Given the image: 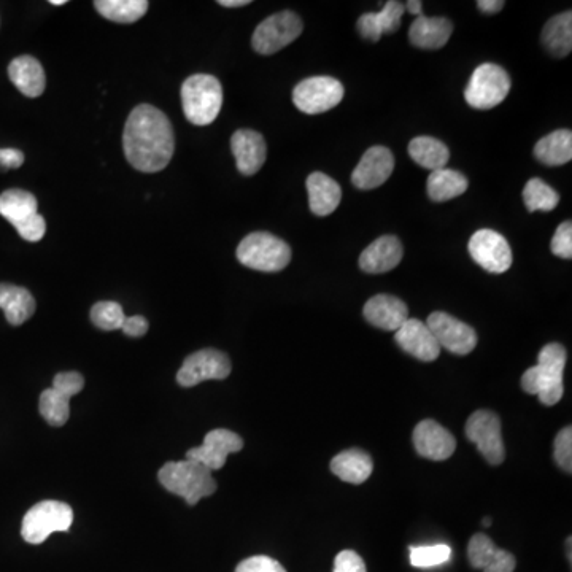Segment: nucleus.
I'll use <instances>...</instances> for the list:
<instances>
[{
    "label": "nucleus",
    "instance_id": "nucleus-43",
    "mask_svg": "<svg viewBox=\"0 0 572 572\" xmlns=\"http://www.w3.org/2000/svg\"><path fill=\"white\" fill-rule=\"evenodd\" d=\"M16 231L28 242H39L45 236V232H47V223H45V218L40 213H37L28 223H24L20 228H16Z\"/></svg>",
    "mask_w": 572,
    "mask_h": 572
},
{
    "label": "nucleus",
    "instance_id": "nucleus-42",
    "mask_svg": "<svg viewBox=\"0 0 572 572\" xmlns=\"http://www.w3.org/2000/svg\"><path fill=\"white\" fill-rule=\"evenodd\" d=\"M333 572H366L363 558L353 550H342L334 560Z\"/></svg>",
    "mask_w": 572,
    "mask_h": 572
},
{
    "label": "nucleus",
    "instance_id": "nucleus-34",
    "mask_svg": "<svg viewBox=\"0 0 572 572\" xmlns=\"http://www.w3.org/2000/svg\"><path fill=\"white\" fill-rule=\"evenodd\" d=\"M523 202L528 212H550L557 207L560 196L552 186L542 182L541 178H531L523 190Z\"/></svg>",
    "mask_w": 572,
    "mask_h": 572
},
{
    "label": "nucleus",
    "instance_id": "nucleus-35",
    "mask_svg": "<svg viewBox=\"0 0 572 572\" xmlns=\"http://www.w3.org/2000/svg\"><path fill=\"white\" fill-rule=\"evenodd\" d=\"M39 410L48 425L64 426L70 417V398L55 388H48L40 395Z\"/></svg>",
    "mask_w": 572,
    "mask_h": 572
},
{
    "label": "nucleus",
    "instance_id": "nucleus-46",
    "mask_svg": "<svg viewBox=\"0 0 572 572\" xmlns=\"http://www.w3.org/2000/svg\"><path fill=\"white\" fill-rule=\"evenodd\" d=\"M477 8H479L480 12L493 15V13H498L503 10L504 2L503 0H479V2H477Z\"/></svg>",
    "mask_w": 572,
    "mask_h": 572
},
{
    "label": "nucleus",
    "instance_id": "nucleus-44",
    "mask_svg": "<svg viewBox=\"0 0 572 572\" xmlns=\"http://www.w3.org/2000/svg\"><path fill=\"white\" fill-rule=\"evenodd\" d=\"M24 164V153L16 148H0V171L20 169Z\"/></svg>",
    "mask_w": 572,
    "mask_h": 572
},
{
    "label": "nucleus",
    "instance_id": "nucleus-28",
    "mask_svg": "<svg viewBox=\"0 0 572 572\" xmlns=\"http://www.w3.org/2000/svg\"><path fill=\"white\" fill-rule=\"evenodd\" d=\"M39 213V202L34 194L24 190H7L0 194V215L20 228Z\"/></svg>",
    "mask_w": 572,
    "mask_h": 572
},
{
    "label": "nucleus",
    "instance_id": "nucleus-41",
    "mask_svg": "<svg viewBox=\"0 0 572 572\" xmlns=\"http://www.w3.org/2000/svg\"><path fill=\"white\" fill-rule=\"evenodd\" d=\"M236 572H286V569L274 558L256 555L239 563Z\"/></svg>",
    "mask_w": 572,
    "mask_h": 572
},
{
    "label": "nucleus",
    "instance_id": "nucleus-4",
    "mask_svg": "<svg viewBox=\"0 0 572 572\" xmlns=\"http://www.w3.org/2000/svg\"><path fill=\"white\" fill-rule=\"evenodd\" d=\"M182 105L186 120L196 126H207L217 120L223 105L220 80L209 74L186 78L182 86Z\"/></svg>",
    "mask_w": 572,
    "mask_h": 572
},
{
    "label": "nucleus",
    "instance_id": "nucleus-1",
    "mask_svg": "<svg viewBox=\"0 0 572 572\" xmlns=\"http://www.w3.org/2000/svg\"><path fill=\"white\" fill-rule=\"evenodd\" d=\"M124 155L137 171H163L175 150L174 129L166 113L153 105H137L129 115L123 134Z\"/></svg>",
    "mask_w": 572,
    "mask_h": 572
},
{
    "label": "nucleus",
    "instance_id": "nucleus-2",
    "mask_svg": "<svg viewBox=\"0 0 572 572\" xmlns=\"http://www.w3.org/2000/svg\"><path fill=\"white\" fill-rule=\"evenodd\" d=\"M568 353L566 348L557 342L547 344L539 352L538 364L523 374L522 388L528 395L538 396L544 406H555L563 398Z\"/></svg>",
    "mask_w": 572,
    "mask_h": 572
},
{
    "label": "nucleus",
    "instance_id": "nucleus-8",
    "mask_svg": "<svg viewBox=\"0 0 572 572\" xmlns=\"http://www.w3.org/2000/svg\"><path fill=\"white\" fill-rule=\"evenodd\" d=\"M302 29V20L296 13L290 10L275 13L259 24L253 32V50L259 55H274L298 39Z\"/></svg>",
    "mask_w": 572,
    "mask_h": 572
},
{
    "label": "nucleus",
    "instance_id": "nucleus-9",
    "mask_svg": "<svg viewBox=\"0 0 572 572\" xmlns=\"http://www.w3.org/2000/svg\"><path fill=\"white\" fill-rule=\"evenodd\" d=\"M344 94V86L336 78L310 77L296 85L293 102L302 113L318 115L341 104Z\"/></svg>",
    "mask_w": 572,
    "mask_h": 572
},
{
    "label": "nucleus",
    "instance_id": "nucleus-24",
    "mask_svg": "<svg viewBox=\"0 0 572 572\" xmlns=\"http://www.w3.org/2000/svg\"><path fill=\"white\" fill-rule=\"evenodd\" d=\"M307 191H309L310 210L317 217H328L341 204V186L323 172H314L309 175Z\"/></svg>",
    "mask_w": 572,
    "mask_h": 572
},
{
    "label": "nucleus",
    "instance_id": "nucleus-13",
    "mask_svg": "<svg viewBox=\"0 0 572 572\" xmlns=\"http://www.w3.org/2000/svg\"><path fill=\"white\" fill-rule=\"evenodd\" d=\"M426 326L436 337L439 347H444L453 355H469L477 347V333L471 326L445 312L429 315Z\"/></svg>",
    "mask_w": 572,
    "mask_h": 572
},
{
    "label": "nucleus",
    "instance_id": "nucleus-45",
    "mask_svg": "<svg viewBox=\"0 0 572 572\" xmlns=\"http://www.w3.org/2000/svg\"><path fill=\"white\" fill-rule=\"evenodd\" d=\"M123 333L129 337H142L148 333V320L142 315H134V317H126L124 320Z\"/></svg>",
    "mask_w": 572,
    "mask_h": 572
},
{
    "label": "nucleus",
    "instance_id": "nucleus-7",
    "mask_svg": "<svg viewBox=\"0 0 572 572\" xmlns=\"http://www.w3.org/2000/svg\"><path fill=\"white\" fill-rule=\"evenodd\" d=\"M72 523H74V511L69 504L42 501L24 515L21 536L29 544H42L50 538V534L69 531Z\"/></svg>",
    "mask_w": 572,
    "mask_h": 572
},
{
    "label": "nucleus",
    "instance_id": "nucleus-36",
    "mask_svg": "<svg viewBox=\"0 0 572 572\" xmlns=\"http://www.w3.org/2000/svg\"><path fill=\"white\" fill-rule=\"evenodd\" d=\"M452 558V549L447 544L420 545L410 547V565L415 568H434Z\"/></svg>",
    "mask_w": 572,
    "mask_h": 572
},
{
    "label": "nucleus",
    "instance_id": "nucleus-23",
    "mask_svg": "<svg viewBox=\"0 0 572 572\" xmlns=\"http://www.w3.org/2000/svg\"><path fill=\"white\" fill-rule=\"evenodd\" d=\"M453 24L442 16H418L409 29L412 45L422 50H439L445 47L452 37Z\"/></svg>",
    "mask_w": 572,
    "mask_h": 572
},
{
    "label": "nucleus",
    "instance_id": "nucleus-16",
    "mask_svg": "<svg viewBox=\"0 0 572 572\" xmlns=\"http://www.w3.org/2000/svg\"><path fill=\"white\" fill-rule=\"evenodd\" d=\"M414 447L426 460L444 461L452 457L457 441L452 433L434 420H423L414 429Z\"/></svg>",
    "mask_w": 572,
    "mask_h": 572
},
{
    "label": "nucleus",
    "instance_id": "nucleus-26",
    "mask_svg": "<svg viewBox=\"0 0 572 572\" xmlns=\"http://www.w3.org/2000/svg\"><path fill=\"white\" fill-rule=\"evenodd\" d=\"M374 463L369 453L360 449L345 450L337 453L331 461V471L334 476L348 482V484L360 485L371 477Z\"/></svg>",
    "mask_w": 572,
    "mask_h": 572
},
{
    "label": "nucleus",
    "instance_id": "nucleus-29",
    "mask_svg": "<svg viewBox=\"0 0 572 572\" xmlns=\"http://www.w3.org/2000/svg\"><path fill=\"white\" fill-rule=\"evenodd\" d=\"M534 156L545 166L557 167L569 163L572 159V132L561 129L542 137L534 147Z\"/></svg>",
    "mask_w": 572,
    "mask_h": 572
},
{
    "label": "nucleus",
    "instance_id": "nucleus-3",
    "mask_svg": "<svg viewBox=\"0 0 572 572\" xmlns=\"http://www.w3.org/2000/svg\"><path fill=\"white\" fill-rule=\"evenodd\" d=\"M159 484L172 495L185 499L190 506H196L202 498L212 496L217 491V482L212 471L198 461H169L159 469Z\"/></svg>",
    "mask_w": 572,
    "mask_h": 572
},
{
    "label": "nucleus",
    "instance_id": "nucleus-27",
    "mask_svg": "<svg viewBox=\"0 0 572 572\" xmlns=\"http://www.w3.org/2000/svg\"><path fill=\"white\" fill-rule=\"evenodd\" d=\"M0 309L12 326H21L35 312V299L23 286L0 283Z\"/></svg>",
    "mask_w": 572,
    "mask_h": 572
},
{
    "label": "nucleus",
    "instance_id": "nucleus-39",
    "mask_svg": "<svg viewBox=\"0 0 572 572\" xmlns=\"http://www.w3.org/2000/svg\"><path fill=\"white\" fill-rule=\"evenodd\" d=\"M550 250H552L553 255L558 256V258H572L571 221H565V223H561V225L558 226L557 231H555V234H553Z\"/></svg>",
    "mask_w": 572,
    "mask_h": 572
},
{
    "label": "nucleus",
    "instance_id": "nucleus-32",
    "mask_svg": "<svg viewBox=\"0 0 572 572\" xmlns=\"http://www.w3.org/2000/svg\"><path fill=\"white\" fill-rule=\"evenodd\" d=\"M468 178L452 169H439L429 174L426 190L431 201L445 202L458 198L468 191Z\"/></svg>",
    "mask_w": 572,
    "mask_h": 572
},
{
    "label": "nucleus",
    "instance_id": "nucleus-14",
    "mask_svg": "<svg viewBox=\"0 0 572 572\" xmlns=\"http://www.w3.org/2000/svg\"><path fill=\"white\" fill-rule=\"evenodd\" d=\"M244 449V439L229 429H213L205 436L201 447L186 452V460L198 461L209 471L223 468L231 453Z\"/></svg>",
    "mask_w": 572,
    "mask_h": 572
},
{
    "label": "nucleus",
    "instance_id": "nucleus-25",
    "mask_svg": "<svg viewBox=\"0 0 572 572\" xmlns=\"http://www.w3.org/2000/svg\"><path fill=\"white\" fill-rule=\"evenodd\" d=\"M8 77L26 97L42 96L47 86L45 70L42 64L32 56H20V58L13 59L8 66Z\"/></svg>",
    "mask_w": 572,
    "mask_h": 572
},
{
    "label": "nucleus",
    "instance_id": "nucleus-15",
    "mask_svg": "<svg viewBox=\"0 0 572 572\" xmlns=\"http://www.w3.org/2000/svg\"><path fill=\"white\" fill-rule=\"evenodd\" d=\"M395 171V156L382 145H375L364 153L352 174V182L360 190H374L387 182Z\"/></svg>",
    "mask_w": 572,
    "mask_h": 572
},
{
    "label": "nucleus",
    "instance_id": "nucleus-48",
    "mask_svg": "<svg viewBox=\"0 0 572 572\" xmlns=\"http://www.w3.org/2000/svg\"><path fill=\"white\" fill-rule=\"evenodd\" d=\"M218 4L226 8L245 7V5H250V0H220Z\"/></svg>",
    "mask_w": 572,
    "mask_h": 572
},
{
    "label": "nucleus",
    "instance_id": "nucleus-50",
    "mask_svg": "<svg viewBox=\"0 0 572 572\" xmlns=\"http://www.w3.org/2000/svg\"><path fill=\"white\" fill-rule=\"evenodd\" d=\"M491 523H493V520H491L490 517H485V518H484V522H482V525H484V526H490Z\"/></svg>",
    "mask_w": 572,
    "mask_h": 572
},
{
    "label": "nucleus",
    "instance_id": "nucleus-22",
    "mask_svg": "<svg viewBox=\"0 0 572 572\" xmlns=\"http://www.w3.org/2000/svg\"><path fill=\"white\" fill-rule=\"evenodd\" d=\"M404 12V4L390 0L380 12L364 13L358 20V32L363 39L379 42L383 34H395L398 31Z\"/></svg>",
    "mask_w": 572,
    "mask_h": 572
},
{
    "label": "nucleus",
    "instance_id": "nucleus-19",
    "mask_svg": "<svg viewBox=\"0 0 572 572\" xmlns=\"http://www.w3.org/2000/svg\"><path fill=\"white\" fill-rule=\"evenodd\" d=\"M232 155L240 174L255 175L266 163V140L252 129H240L231 137Z\"/></svg>",
    "mask_w": 572,
    "mask_h": 572
},
{
    "label": "nucleus",
    "instance_id": "nucleus-20",
    "mask_svg": "<svg viewBox=\"0 0 572 572\" xmlns=\"http://www.w3.org/2000/svg\"><path fill=\"white\" fill-rule=\"evenodd\" d=\"M364 318L375 328L398 331L409 320V309L401 299L390 294H377L366 302Z\"/></svg>",
    "mask_w": 572,
    "mask_h": 572
},
{
    "label": "nucleus",
    "instance_id": "nucleus-37",
    "mask_svg": "<svg viewBox=\"0 0 572 572\" xmlns=\"http://www.w3.org/2000/svg\"><path fill=\"white\" fill-rule=\"evenodd\" d=\"M124 320H126V315H124L123 307L118 302H97L91 309V321L97 328L104 329V331L121 329Z\"/></svg>",
    "mask_w": 572,
    "mask_h": 572
},
{
    "label": "nucleus",
    "instance_id": "nucleus-10",
    "mask_svg": "<svg viewBox=\"0 0 572 572\" xmlns=\"http://www.w3.org/2000/svg\"><path fill=\"white\" fill-rule=\"evenodd\" d=\"M466 436L472 444L477 445L485 460L493 466L506 460V449L503 442L501 420L495 412L477 410L466 423Z\"/></svg>",
    "mask_w": 572,
    "mask_h": 572
},
{
    "label": "nucleus",
    "instance_id": "nucleus-6",
    "mask_svg": "<svg viewBox=\"0 0 572 572\" xmlns=\"http://www.w3.org/2000/svg\"><path fill=\"white\" fill-rule=\"evenodd\" d=\"M511 86V77L503 67L485 62L474 70L464 91V99L472 109H495L496 105L506 101Z\"/></svg>",
    "mask_w": 572,
    "mask_h": 572
},
{
    "label": "nucleus",
    "instance_id": "nucleus-38",
    "mask_svg": "<svg viewBox=\"0 0 572 572\" xmlns=\"http://www.w3.org/2000/svg\"><path fill=\"white\" fill-rule=\"evenodd\" d=\"M555 461L563 471L572 472V429L571 426L561 429L555 439Z\"/></svg>",
    "mask_w": 572,
    "mask_h": 572
},
{
    "label": "nucleus",
    "instance_id": "nucleus-47",
    "mask_svg": "<svg viewBox=\"0 0 572 572\" xmlns=\"http://www.w3.org/2000/svg\"><path fill=\"white\" fill-rule=\"evenodd\" d=\"M407 12L412 13V15L422 16V2L420 0H410L407 4H404Z\"/></svg>",
    "mask_w": 572,
    "mask_h": 572
},
{
    "label": "nucleus",
    "instance_id": "nucleus-5",
    "mask_svg": "<svg viewBox=\"0 0 572 572\" xmlns=\"http://www.w3.org/2000/svg\"><path fill=\"white\" fill-rule=\"evenodd\" d=\"M236 255L240 264L253 271L280 272L290 264L291 248L274 234L252 232L240 242Z\"/></svg>",
    "mask_w": 572,
    "mask_h": 572
},
{
    "label": "nucleus",
    "instance_id": "nucleus-40",
    "mask_svg": "<svg viewBox=\"0 0 572 572\" xmlns=\"http://www.w3.org/2000/svg\"><path fill=\"white\" fill-rule=\"evenodd\" d=\"M83 387H85V379H83V375L80 372H59L53 379V388L62 393V395H66L67 398L78 395L83 390Z\"/></svg>",
    "mask_w": 572,
    "mask_h": 572
},
{
    "label": "nucleus",
    "instance_id": "nucleus-49",
    "mask_svg": "<svg viewBox=\"0 0 572 572\" xmlns=\"http://www.w3.org/2000/svg\"><path fill=\"white\" fill-rule=\"evenodd\" d=\"M50 4L56 5V7H58V5H66L67 2L66 0H51Z\"/></svg>",
    "mask_w": 572,
    "mask_h": 572
},
{
    "label": "nucleus",
    "instance_id": "nucleus-30",
    "mask_svg": "<svg viewBox=\"0 0 572 572\" xmlns=\"http://www.w3.org/2000/svg\"><path fill=\"white\" fill-rule=\"evenodd\" d=\"M542 45L555 58H566L572 50V13L553 16L542 31Z\"/></svg>",
    "mask_w": 572,
    "mask_h": 572
},
{
    "label": "nucleus",
    "instance_id": "nucleus-12",
    "mask_svg": "<svg viewBox=\"0 0 572 572\" xmlns=\"http://www.w3.org/2000/svg\"><path fill=\"white\" fill-rule=\"evenodd\" d=\"M469 255L490 274H503L512 266L511 245L491 229H480L469 240Z\"/></svg>",
    "mask_w": 572,
    "mask_h": 572
},
{
    "label": "nucleus",
    "instance_id": "nucleus-21",
    "mask_svg": "<svg viewBox=\"0 0 572 572\" xmlns=\"http://www.w3.org/2000/svg\"><path fill=\"white\" fill-rule=\"evenodd\" d=\"M401 240L396 236H382L374 240L360 256V267L366 274H385L401 263Z\"/></svg>",
    "mask_w": 572,
    "mask_h": 572
},
{
    "label": "nucleus",
    "instance_id": "nucleus-18",
    "mask_svg": "<svg viewBox=\"0 0 572 572\" xmlns=\"http://www.w3.org/2000/svg\"><path fill=\"white\" fill-rule=\"evenodd\" d=\"M468 558L472 568L484 572H514L517 561L507 550L498 549L487 534L477 533L468 545Z\"/></svg>",
    "mask_w": 572,
    "mask_h": 572
},
{
    "label": "nucleus",
    "instance_id": "nucleus-33",
    "mask_svg": "<svg viewBox=\"0 0 572 572\" xmlns=\"http://www.w3.org/2000/svg\"><path fill=\"white\" fill-rule=\"evenodd\" d=\"M94 7L105 20L131 24L139 21L147 13L150 4L147 0H96Z\"/></svg>",
    "mask_w": 572,
    "mask_h": 572
},
{
    "label": "nucleus",
    "instance_id": "nucleus-31",
    "mask_svg": "<svg viewBox=\"0 0 572 572\" xmlns=\"http://www.w3.org/2000/svg\"><path fill=\"white\" fill-rule=\"evenodd\" d=\"M409 155L418 166L425 167L431 172L444 169L450 159L447 145L429 136L415 137L414 140H410Z\"/></svg>",
    "mask_w": 572,
    "mask_h": 572
},
{
    "label": "nucleus",
    "instance_id": "nucleus-11",
    "mask_svg": "<svg viewBox=\"0 0 572 572\" xmlns=\"http://www.w3.org/2000/svg\"><path fill=\"white\" fill-rule=\"evenodd\" d=\"M231 371V360L226 353L215 348H204L186 358L178 371L177 382L183 388L196 387L207 380L228 379Z\"/></svg>",
    "mask_w": 572,
    "mask_h": 572
},
{
    "label": "nucleus",
    "instance_id": "nucleus-17",
    "mask_svg": "<svg viewBox=\"0 0 572 572\" xmlns=\"http://www.w3.org/2000/svg\"><path fill=\"white\" fill-rule=\"evenodd\" d=\"M396 344L414 356L417 360L431 363L441 355V347L437 344L436 337L431 333V329L423 321L417 318L409 320L396 331Z\"/></svg>",
    "mask_w": 572,
    "mask_h": 572
}]
</instances>
